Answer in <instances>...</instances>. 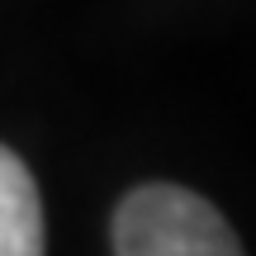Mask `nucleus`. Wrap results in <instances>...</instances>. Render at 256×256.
Returning <instances> with one entry per match:
<instances>
[{
    "mask_svg": "<svg viewBox=\"0 0 256 256\" xmlns=\"http://www.w3.org/2000/svg\"><path fill=\"white\" fill-rule=\"evenodd\" d=\"M0 256H43V200L10 147H0Z\"/></svg>",
    "mask_w": 256,
    "mask_h": 256,
    "instance_id": "2",
    "label": "nucleus"
},
{
    "mask_svg": "<svg viewBox=\"0 0 256 256\" xmlns=\"http://www.w3.org/2000/svg\"><path fill=\"white\" fill-rule=\"evenodd\" d=\"M114 256H247L209 200L180 185H138L114 209Z\"/></svg>",
    "mask_w": 256,
    "mask_h": 256,
    "instance_id": "1",
    "label": "nucleus"
}]
</instances>
